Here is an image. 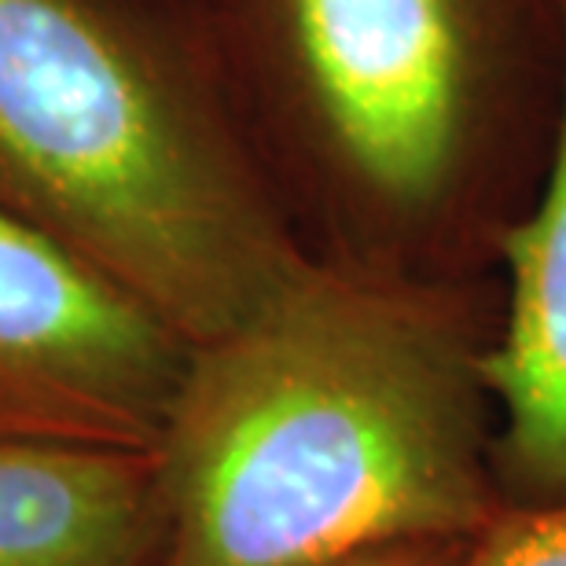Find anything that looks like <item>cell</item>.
<instances>
[{"label":"cell","instance_id":"cell-1","mask_svg":"<svg viewBox=\"0 0 566 566\" xmlns=\"http://www.w3.org/2000/svg\"><path fill=\"white\" fill-rule=\"evenodd\" d=\"M479 357L449 291L310 254L188 349L155 446L158 566H332L474 541L507 507Z\"/></svg>","mask_w":566,"mask_h":566},{"label":"cell","instance_id":"cell-2","mask_svg":"<svg viewBox=\"0 0 566 566\" xmlns=\"http://www.w3.org/2000/svg\"><path fill=\"white\" fill-rule=\"evenodd\" d=\"M0 213L188 346L310 258L218 96L115 0H0Z\"/></svg>","mask_w":566,"mask_h":566},{"label":"cell","instance_id":"cell-3","mask_svg":"<svg viewBox=\"0 0 566 566\" xmlns=\"http://www.w3.org/2000/svg\"><path fill=\"white\" fill-rule=\"evenodd\" d=\"M563 0H254L302 163L390 262L479 191L530 118Z\"/></svg>","mask_w":566,"mask_h":566},{"label":"cell","instance_id":"cell-4","mask_svg":"<svg viewBox=\"0 0 566 566\" xmlns=\"http://www.w3.org/2000/svg\"><path fill=\"white\" fill-rule=\"evenodd\" d=\"M188 349L133 294L0 213V441L155 449Z\"/></svg>","mask_w":566,"mask_h":566},{"label":"cell","instance_id":"cell-5","mask_svg":"<svg viewBox=\"0 0 566 566\" xmlns=\"http://www.w3.org/2000/svg\"><path fill=\"white\" fill-rule=\"evenodd\" d=\"M504 324L482 346L496 420V479L507 504L566 501V0L548 166L523 218L501 232Z\"/></svg>","mask_w":566,"mask_h":566},{"label":"cell","instance_id":"cell-6","mask_svg":"<svg viewBox=\"0 0 566 566\" xmlns=\"http://www.w3.org/2000/svg\"><path fill=\"white\" fill-rule=\"evenodd\" d=\"M155 449L0 441V566H158Z\"/></svg>","mask_w":566,"mask_h":566},{"label":"cell","instance_id":"cell-7","mask_svg":"<svg viewBox=\"0 0 566 566\" xmlns=\"http://www.w3.org/2000/svg\"><path fill=\"white\" fill-rule=\"evenodd\" d=\"M460 566H566V501L507 504Z\"/></svg>","mask_w":566,"mask_h":566},{"label":"cell","instance_id":"cell-8","mask_svg":"<svg viewBox=\"0 0 566 566\" xmlns=\"http://www.w3.org/2000/svg\"><path fill=\"white\" fill-rule=\"evenodd\" d=\"M471 541H416V545H390L365 552V556L332 563V566H460Z\"/></svg>","mask_w":566,"mask_h":566}]
</instances>
